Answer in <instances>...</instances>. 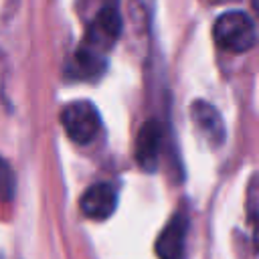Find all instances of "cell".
<instances>
[{
	"label": "cell",
	"instance_id": "9c48e42d",
	"mask_svg": "<svg viewBox=\"0 0 259 259\" xmlns=\"http://www.w3.org/2000/svg\"><path fill=\"white\" fill-rule=\"evenodd\" d=\"M4 198L10 200L12 198V172H10V166L6 164L4 166Z\"/></svg>",
	"mask_w": 259,
	"mask_h": 259
},
{
	"label": "cell",
	"instance_id": "277c9868",
	"mask_svg": "<svg viewBox=\"0 0 259 259\" xmlns=\"http://www.w3.org/2000/svg\"><path fill=\"white\" fill-rule=\"evenodd\" d=\"M81 212L93 221H105L115 212L117 206V190L109 182L91 184L79 198Z\"/></svg>",
	"mask_w": 259,
	"mask_h": 259
},
{
	"label": "cell",
	"instance_id": "52a82bcc",
	"mask_svg": "<svg viewBox=\"0 0 259 259\" xmlns=\"http://www.w3.org/2000/svg\"><path fill=\"white\" fill-rule=\"evenodd\" d=\"M190 115L194 125L198 127V132L212 144V146H221L225 140V123H223V115L221 111L204 101V99H196L190 103Z\"/></svg>",
	"mask_w": 259,
	"mask_h": 259
},
{
	"label": "cell",
	"instance_id": "8992f818",
	"mask_svg": "<svg viewBox=\"0 0 259 259\" xmlns=\"http://www.w3.org/2000/svg\"><path fill=\"white\" fill-rule=\"evenodd\" d=\"M160 148H162V127L156 119H148L140 127L136 138V162L140 164L142 170L154 172L158 168Z\"/></svg>",
	"mask_w": 259,
	"mask_h": 259
},
{
	"label": "cell",
	"instance_id": "3957f363",
	"mask_svg": "<svg viewBox=\"0 0 259 259\" xmlns=\"http://www.w3.org/2000/svg\"><path fill=\"white\" fill-rule=\"evenodd\" d=\"M61 123L75 144H89L101 130V117L91 101H71L61 111Z\"/></svg>",
	"mask_w": 259,
	"mask_h": 259
},
{
	"label": "cell",
	"instance_id": "ba28073f",
	"mask_svg": "<svg viewBox=\"0 0 259 259\" xmlns=\"http://www.w3.org/2000/svg\"><path fill=\"white\" fill-rule=\"evenodd\" d=\"M247 208H249V223L253 229V243H255V249L259 251V184L249 186Z\"/></svg>",
	"mask_w": 259,
	"mask_h": 259
},
{
	"label": "cell",
	"instance_id": "6da1fadb",
	"mask_svg": "<svg viewBox=\"0 0 259 259\" xmlns=\"http://www.w3.org/2000/svg\"><path fill=\"white\" fill-rule=\"evenodd\" d=\"M121 30V16L115 2H105L85 32L83 42L73 55V71L81 79H95L103 73L107 51L115 45Z\"/></svg>",
	"mask_w": 259,
	"mask_h": 259
},
{
	"label": "cell",
	"instance_id": "5b68a950",
	"mask_svg": "<svg viewBox=\"0 0 259 259\" xmlns=\"http://www.w3.org/2000/svg\"><path fill=\"white\" fill-rule=\"evenodd\" d=\"M188 235V219L184 212H176L160 231L156 239L158 259H184Z\"/></svg>",
	"mask_w": 259,
	"mask_h": 259
},
{
	"label": "cell",
	"instance_id": "7a4b0ae2",
	"mask_svg": "<svg viewBox=\"0 0 259 259\" xmlns=\"http://www.w3.org/2000/svg\"><path fill=\"white\" fill-rule=\"evenodd\" d=\"M214 42L229 53H247L257 40L255 22L243 10H231L221 14L212 26Z\"/></svg>",
	"mask_w": 259,
	"mask_h": 259
},
{
	"label": "cell",
	"instance_id": "30bf717a",
	"mask_svg": "<svg viewBox=\"0 0 259 259\" xmlns=\"http://www.w3.org/2000/svg\"><path fill=\"white\" fill-rule=\"evenodd\" d=\"M251 8H253V12H255V16L259 18V0H251Z\"/></svg>",
	"mask_w": 259,
	"mask_h": 259
}]
</instances>
